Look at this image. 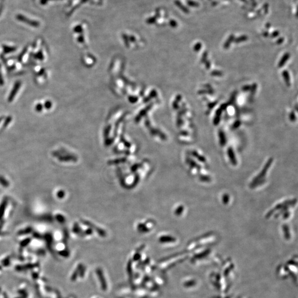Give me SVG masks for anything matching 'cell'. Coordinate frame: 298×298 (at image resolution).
Here are the masks:
<instances>
[{"mask_svg":"<svg viewBox=\"0 0 298 298\" xmlns=\"http://www.w3.org/2000/svg\"><path fill=\"white\" fill-rule=\"evenodd\" d=\"M248 39V37L246 36V35H242L240 37L237 38V39H236L235 40V41L237 43H239L240 42H242V41H246Z\"/></svg>","mask_w":298,"mask_h":298,"instance_id":"obj_11","label":"cell"},{"mask_svg":"<svg viewBox=\"0 0 298 298\" xmlns=\"http://www.w3.org/2000/svg\"><path fill=\"white\" fill-rule=\"evenodd\" d=\"M283 231H284V233L285 236L286 237H289V227L288 226V225H284L283 226Z\"/></svg>","mask_w":298,"mask_h":298,"instance_id":"obj_10","label":"cell"},{"mask_svg":"<svg viewBox=\"0 0 298 298\" xmlns=\"http://www.w3.org/2000/svg\"><path fill=\"white\" fill-rule=\"evenodd\" d=\"M176 4L178 6V7H180V8L182 9V11H183V12H185V13H189V9H188V8L186 7L184 5H183L182 3H181V2H180V1H176Z\"/></svg>","mask_w":298,"mask_h":298,"instance_id":"obj_8","label":"cell"},{"mask_svg":"<svg viewBox=\"0 0 298 298\" xmlns=\"http://www.w3.org/2000/svg\"><path fill=\"white\" fill-rule=\"evenodd\" d=\"M42 108H43L42 105L41 104V103H39L38 104H37V105L36 106V107H35V109H36V110L38 111V112H41V110L43 109Z\"/></svg>","mask_w":298,"mask_h":298,"instance_id":"obj_21","label":"cell"},{"mask_svg":"<svg viewBox=\"0 0 298 298\" xmlns=\"http://www.w3.org/2000/svg\"><path fill=\"white\" fill-rule=\"evenodd\" d=\"M51 106H52V103L51 102L47 101L45 102V107L46 108V109H50V108L51 107Z\"/></svg>","mask_w":298,"mask_h":298,"instance_id":"obj_20","label":"cell"},{"mask_svg":"<svg viewBox=\"0 0 298 298\" xmlns=\"http://www.w3.org/2000/svg\"><path fill=\"white\" fill-rule=\"evenodd\" d=\"M21 81H17L15 83L13 88H12V90L10 94H9V96L8 97V101L9 102H12L15 96L16 95L17 93H18V90L19 89V88L21 87Z\"/></svg>","mask_w":298,"mask_h":298,"instance_id":"obj_2","label":"cell"},{"mask_svg":"<svg viewBox=\"0 0 298 298\" xmlns=\"http://www.w3.org/2000/svg\"><path fill=\"white\" fill-rule=\"evenodd\" d=\"M201 48H202V44H201V43H197V44L195 45V46H194V50H195L196 51H199V50L201 49Z\"/></svg>","mask_w":298,"mask_h":298,"instance_id":"obj_15","label":"cell"},{"mask_svg":"<svg viewBox=\"0 0 298 298\" xmlns=\"http://www.w3.org/2000/svg\"><path fill=\"white\" fill-rule=\"evenodd\" d=\"M289 213L288 212H285V214H284V218H285H285H288V216H289Z\"/></svg>","mask_w":298,"mask_h":298,"instance_id":"obj_29","label":"cell"},{"mask_svg":"<svg viewBox=\"0 0 298 298\" xmlns=\"http://www.w3.org/2000/svg\"><path fill=\"white\" fill-rule=\"evenodd\" d=\"M2 119H3V118H0V122H1V120H2Z\"/></svg>","mask_w":298,"mask_h":298,"instance_id":"obj_31","label":"cell"},{"mask_svg":"<svg viewBox=\"0 0 298 298\" xmlns=\"http://www.w3.org/2000/svg\"><path fill=\"white\" fill-rule=\"evenodd\" d=\"M223 202L224 204H226L229 203V196L227 194H224L223 196Z\"/></svg>","mask_w":298,"mask_h":298,"instance_id":"obj_13","label":"cell"},{"mask_svg":"<svg viewBox=\"0 0 298 298\" xmlns=\"http://www.w3.org/2000/svg\"><path fill=\"white\" fill-rule=\"evenodd\" d=\"M216 102H215V103H212L209 104V105H208L209 107L210 108V109H212V108L214 107L215 105H216Z\"/></svg>","mask_w":298,"mask_h":298,"instance_id":"obj_27","label":"cell"},{"mask_svg":"<svg viewBox=\"0 0 298 298\" xmlns=\"http://www.w3.org/2000/svg\"><path fill=\"white\" fill-rule=\"evenodd\" d=\"M234 35L233 34L231 35L229 38L227 39V40L226 41L225 43L224 44V47L225 49H228L231 43V42L232 41H234Z\"/></svg>","mask_w":298,"mask_h":298,"instance_id":"obj_7","label":"cell"},{"mask_svg":"<svg viewBox=\"0 0 298 298\" xmlns=\"http://www.w3.org/2000/svg\"><path fill=\"white\" fill-rule=\"evenodd\" d=\"M282 74H283V76L284 77V80L285 81L288 87H289L290 86V80L289 74L288 72L287 71L285 70V71H284L283 72Z\"/></svg>","mask_w":298,"mask_h":298,"instance_id":"obj_6","label":"cell"},{"mask_svg":"<svg viewBox=\"0 0 298 298\" xmlns=\"http://www.w3.org/2000/svg\"><path fill=\"white\" fill-rule=\"evenodd\" d=\"M187 4L190 7H198L199 6V4L198 2H196L192 1V0L187 1Z\"/></svg>","mask_w":298,"mask_h":298,"instance_id":"obj_12","label":"cell"},{"mask_svg":"<svg viewBox=\"0 0 298 298\" xmlns=\"http://www.w3.org/2000/svg\"><path fill=\"white\" fill-rule=\"evenodd\" d=\"M240 124V122H236V123H235V124L233 125V128H237V127H239V126Z\"/></svg>","mask_w":298,"mask_h":298,"instance_id":"obj_24","label":"cell"},{"mask_svg":"<svg viewBox=\"0 0 298 298\" xmlns=\"http://www.w3.org/2000/svg\"><path fill=\"white\" fill-rule=\"evenodd\" d=\"M278 35H279V32H278V31H275V32H274L273 34H272V37H277Z\"/></svg>","mask_w":298,"mask_h":298,"instance_id":"obj_25","label":"cell"},{"mask_svg":"<svg viewBox=\"0 0 298 298\" xmlns=\"http://www.w3.org/2000/svg\"><path fill=\"white\" fill-rule=\"evenodd\" d=\"M199 179L201 181H203V182H209L210 181V178L208 177L207 176H201L199 178Z\"/></svg>","mask_w":298,"mask_h":298,"instance_id":"obj_14","label":"cell"},{"mask_svg":"<svg viewBox=\"0 0 298 298\" xmlns=\"http://www.w3.org/2000/svg\"><path fill=\"white\" fill-rule=\"evenodd\" d=\"M290 119L292 121V122H294L295 120H296V116L294 114V112H292L290 114Z\"/></svg>","mask_w":298,"mask_h":298,"instance_id":"obj_17","label":"cell"},{"mask_svg":"<svg viewBox=\"0 0 298 298\" xmlns=\"http://www.w3.org/2000/svg\"><path fill=\"white\" fill-rule=\"evenodd\" d=\"M241 1H243L244 2H246V3L247 2V0H241Z\"/></svg>","mask_w":298,"mask_h":298,"instance_id":"obj_30","label":"cell"},{"mask_svg":"<svg viewBox=\"0 0 298 298\" xmlns=\"http://www.w3.org/2000/svg\"><path fill=\"white\" fill-rule=\"evenodd\" d=\"M256 84H255H255H253V86H252V88H251V90H252V91H251V93H252V94H253V93H255V92H256Z\"/></svg>","mask_w":298,"mask_h":298,"instance_id":"obj_22","label":"cell"},{"mask_svg":"<svg viewBox=\"0 0 298 298\" xmlns=\"http://www.w3.org/2000/svg\"><path fill=\"white\" fill-rule=\"evenodd\" d=\"M207 56H208V54H207V52H204L203 55V57L202 58V60H201V61L202 63H204L206 60H207Z\"/></svg>","mask_w":298,"mask_h":298,"instance_id":"obj_18","label":"cell"},{"mask_svg":"<svg viewBox=\"0 0 298 298\" xmlns=\"http://www.w3.org/2000/svg\"><path fill=\"white\" fill-rule=\"evenodd\" d=\"M211 74L213 75V76H222V75L223 74H222V72H220V71H217V70H216V71H212Z\"/></svg>","mask_w":298,"mask_h":298,"instance_id":"obj_16","label":"cell"},{"mask_svg":"<svg viewBox=\"0 0 298 298\" xmlns=\"http://www.w3.org/2000/svg\"><path fill=\"white\" fill-rule=\"evenodd\" d=\"M193 155L195 157H196V158H197L199 161H200V162H206V159L204 157H203V156H200V155H199L197 152L194 151V152H193Z\"/></svg>","mask_w":298,"mask_h":298,"instance_id":"obj_9","label":"cell"},{"mask_svg":"<svg viewBox=\"0 0 298 298\" xmlns=\"http://www.w3.org/2000/svg\"><path fill=\"white\" fill-rule=\"evenodd\" d=\"M283 41H284V39H283V38H280V39H279L277 41V43H278V44H281V43L283 42Z\"/></svg>","mask_w":298,"mask_h":298,"instance_id":"obj_28","label":"cell"},{"mask_svg":"<svg viewBox=\"0 0 298 298\" xmlns=\"http://www.w3.org/2000/svg\"><path fill=\"white\" fill-rule=\"evenodd\" d=\"M290 58V54L289 53H285L283 57L281 58V61H279V64H278V66L279 67H281L283 66L284 65V64H285V63L287 61V60H288V59Z\"/></svg>","mask_w":298,"mask_h":298,"instance_id":"obj_4","label":"cell"},{"mask_svg":"<svg viewBox=\"0 0 298 298\" xmlns=\"http://www.w3.org/2000/svg\"><path fill=\"white\" fill-rule=\"evenodd\" d=\"M227 154L229 156V158L230 159V161L233 166L237 165V159L235 157V155L234 153V151L233 149L231 147H230L227 150Z\"/></svg>","mask_w":298,"mask_h":298,"instance_id":"obj_3","label":"cell"},{"mask_svg":"<svg viewBox=\"0 0 298 298\" xmlns=\"http://www.w3.org/2000/svg\"><path fill=\"white\" fill-rule=\"evenodd\" d=\"M206 66L207 67V69H209L210 67V62L209 61H207V63H206Z\"/></svg>","mask_w":298,"mask_h":298,"instance_id":"obj_26","label":"cell"},{"mask_svg":"<svg viewBox=\"0 0 298 298\" xmlns=\"http://www.w3.org/2000/svg\"><path fill=\"white\" fill-rule=\"evenodd\" d=\"M220 116H215L214 119V124L215 125H218V124L219 123V121H220Z\"/></svg>","mask_w":298,"mask_h":298,"instance_id":"obj_19","label":"cell"},{"mask_svg":"<svg viewBox=\"0 0 298 298\" xmlns=\"http://www.w3.org/2000/svg\"><path fill=\"white\" fill-rule=\"evenodd\" d=\"M219 138H220V145L222 146H225L226 144V137H225L224 132L222 130H220L219 132Z\"/></svg>","mask_w":298,"mask_h":298,"instance_id":"obj_5","label":"cell"},{"mask_svg":"<svg viewBox=\"0 0 298 298\" xmlns=\"http://www.w3.org/2000/svg\"><path fill=\"white\" fill-rule=\"evenodd\" d=\"M272 162H273V158H271L270 159H269L268 162L265 165V166H264V168L262 170V171L260 172V174H259L256 177H255V178L253 180V181L251 183V186L252 187H254L255 186H257L258 184V183H259L261 180H263L262 178H263L265 176L266 174H267L269 168L270 167V166L271 165V164H272Z\"/></svg>","mask_w":298,"mask_h":298,"instance_id":"obj_1","label":"cell"},{"mask_svg":"<svg viewBox=\"0 0 298 298\" xmlns=\"http://www.w3.org/2000/svg\"><path fill=\"white\" fill-rule=\"evenodd\" d=\"M242 89H243V90L244 91H248V90H249L250 89V86H248H248H244V87H243Z\"/></svg>","mask_w":298,"mask_h":298,"instance_id":"obj_23","label":"cell"}]
</instances>
